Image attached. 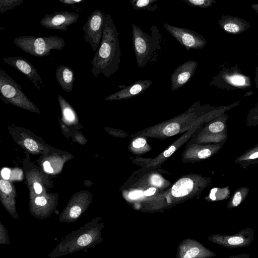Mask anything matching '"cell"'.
<instances>
[{"label": "cell", "instance_id": "6da1fadb", "mask_svg": "<svg viewBox=\"0 0 258 258\" xmlns=\"http://www.w3.org/2000/svg\"><path fill=\"white\" fill-rule=\"evenodd\" d=\"M105 24L99 47L91 61L94 77L103 74L109 78L119 69L120 48L118 33L109 13L105 15Z\"/></svg>", "mask_w": 258, "mask_h": 258}, {"label": "cell", "instance_id": "7a4b0ae2", "mask_svg": "<svg viewBox=\"0 0 258 258\" xmlns=\"http://www.w3.org/2000/svg\"><path fill=\"white\" fill-rule=\"evenodd\" d=\"M101 220V217L96 218L64 236L48 256L57 258L85 250L101 243L104 239L102 231L104 227Z\"/></svg>", "mask_w": 258, "mask_h": 258}, {"label": "cell", "instance_id": "3957f363", "mask_svg": "<svg viewBox=\"0 0 258 258\" xmlns=\"http://www.w3.org/2000/svg\"><path fill=\"white\" fill-rule=\"evenodd\" d=\"M133 44L138 67L143 68L155 60L161 48V35L156 26L152 25L149 34L132 24Z\"/></svg>", "mask_w": 258, "mask_h": 258}, {"label": "cell", "instance_id": "277c9868", "mask_svg": "<svg viewBox=\"0 0 258 258\" xmlns=\"http://www.w3.org/2000/svg\"><path fill=\"white\" fill-rule=\"evenodd\" d=\"M14 43L23 51L36 57L49 55L51 49L60 51L66 45L64 39L57 36H21L15 38Z\"/></svg>", "mask_w": 258, "mask_h": 258}, {"label": "cell", "instance_id": "5b68a950", "mask_svg": "<svg viewBox=\"0 0 258 258\" xmlns=\"http://www.w3.org/2000/svg\"><path fill=\"white\" fill-rule=\"evenodd\" d=\"M210 85L228 91L246 90L251 86L250 78L242 73L237 64L223 68L214 76Z\"/></svg>", "mask_w": 258, "mask_h": 258}, {"label": "cell", "instance_id": "8992f818", "mask_svg": "<svg viewBox=\"0 0 258 258\" xmlns=\"http://www.w3.org/2000/svg\"><path fill=\"white\" fill-rule=\"evenodd\" d=\"M211 182L209 178L201 176H185L178 179L170 189V203L191 198L201 191Z\"/></svg>", "mask_w": 258, "mask_h": 258}, {"label": "cell", "instance_id": "52a82bcc", "mask_svg": "<svg viewBox=\"0 0 258 258\" xmlns=\"http://www.w3.org/2000/svg\"><path fill=\"white\" fill-rule=\"evenodd\" d=\"M0 98L5 102L27 109L35 106L22 91L21 86L0 69Z\"/></svg>", "mask_w": 258, "mask_h": 258}, {"label": "cell", "instance_id": "ba28073f", "mask_svg": "<svg viewBox=\"0 0 258 258\" xmlns=\"http://www.w3.org/2000/svg\"><path fill=\"white\" fill-rule=\"evenodd\" d=\"M99 9H96L88 17L82 30L86 42L94 51H97L101 43L105 24V17Z\"/></svg>", "mask_w": 258, "mask_h": 258}, {"label": "cell", "instance_id": "9c48e42d", "mask_svg": "<svg viewBox=\"0 0 258 258\" xmlns=\"http://www.w3.org/2000/svg\"><path fill=\"white\" fill-rule=\"evenodd\" d=\"M164 27L188 51L191 49H202L207 44L204 36L195 31L166 23L164 24Z\"/></svg>", "mask_w": 258, "mask_h": 258}, {"label": "cell", "instance_id": "30bf717a", "mask_svg": "<svg viewBox=\"0 0 258 258\" xmlns=\"http://www.w3.org/2000/svg\"><path fill=\"white\" fill-rule=\"evenodd\" d=\"M254 235L253 230L247 228L233 235L212 234L208 239L226 248H235L248 246L253 241Z\"/></svg>", "mask_w": 258, "mask_h": 258}, {"label": "cell", "instance_id": "8fae6325", "mask_svg": "<svg viewBox=\"0 0 258 258\" xmlns=\"http://www.w3.org/2000/svg\"><path fill=\"white\" fill-rule=\"evenodd\" d=\"M80 15L75 12L55 11L49 15L45 14L40 23L45 28L67 32L69 27L76 23Z\"/></svg>", "mask_w": 258, "mask_h": 258}, {"label": "cell", "instance_id": "7c38bea8", "mask_svg": "<svg viewBox=\"0 0 258 258\" xmlns=\"http://www.w3.org/2000/svg\"><path fill=\"white\" fill-rule=\"evenodd\" d=\"M216 255L215 252L200 242L187 238L178 244L175 258H211Z\"/></svg>", "mask_w": 258, "mask_h": 258}, {"label": "cell", "instance_id": "4fadbf2b", "mask_svg": "<svg viewBox=\"0 0 258 258\" xmlns=\"http://www.w3.org/2000/svg\"><path fill=\"white\" fill-rule=\"evenodd\" d=\"M4 62L22 73L39 90L41 85L44 87L42 80L36 69L31 62L22 56H9L3 58Z\"/></svg>", "mask_w": 258, "mask_h": 258}, {"label": "cell", "instance_id": "5bb4252c", "mask_svg": "<svg viewBox=\"0 0 258 258\" xmlns=\"http://www.w3.org/2000/svg\"><path fill=\"white\" fill-rule=\"evenodd\" d=\"M198 64L196 60H189L177 67L171 76V91H176L187 83L195 74Z\"/></svg>", "mask_w": 258, "mask_h": 258}, {"label": "cell", "instance_id": "9a60e30c", "mask_svg": "<svg viewBox=\"0 0 258 258\" xmlns=\"http://www.w3.org/2000/svg\"><path fill=\"white\" fill-rule=\"evenodd\" d=\"M152 84L149 80H140L127 86H122L121 89L112 93L105 98L107 101H115L127 99L143 93Z\"/></svg>", "mask_w": 258, "mask_h": 258}, {"label": "cell", "instance_id": "2e32d148", "mask_svg": "<svg viewBox=\"0 0 258 258\" xmlns=\"http://www.w3.org/2000/svg\"><path fill=\"white\" fill-rule=\"evenodd\" d=\"M224 142L207 145H192L185 151L182 155L184 159L186 160L205 159L218 152Z\"/></svg>", "mask_w": 258, "mask_h": 258}, {"label": "cell", "instance_id": "e0dca14e", "mask_svg": "<svg viewBox=\"0 0 258 258\" xmlns=\"http://www.w3.org/2000/svg\"><path fill=\"white\" fill-rule=\"evenodd\" d=\"M218 24L224 32L233 35L242 33L250 27V24L244 19L229 15H222Z\"/></svg>", "mask_w": 258, "mask_h": 258}, {"label": "cell", "instance_id": "ac0fdd59", "mask_svg": "<svg viewBox=\"0 0 258 258\" xmlns=\"http://www.w3.org/2000/svg\"><path fill=\"white\" fill-rule=\"evenodd\" d=\"M228 118L227 114H223L214 119V120L209 123L207 126V130L212 134L209 136L206 137L205 140L206 142L221 143V141L216 137V135L219 136L225 140L227 137V132L226 127V121Z\"/></svg>", "mask_w": 258, "mask_h": 258}, {"label": "cell", "instance_id": "d6986e66", "mask_svg": "<svg viewBox=\"0 0 258 258\" xmlns=\"http://www.w3.org/2000/svg\"><path fill=\"white\" fill-rule=\"evenodd\" d=\"M55 77L59 85L63 90L68 93L73 91L75 76L71 68L65 65L59 66L56 70Z\"/></svg>", "mask_w": 258, "mask_h": 258}, {"label": "cell", "instance_id": "ffe728a7", "mask_svg": "<svg viewBox=\"0 0 258 258\" xmlns=\"http://www.w3.org/2000/svg\"><path fill=\"white\" fill-rule=\"evenodd\" d=\"M196 128H194L184 136L178 139L175 142L173 143L167 149L165 150L162 153L159 155L156 158L150 163V165L155 166L163 162L164 160L170 156L184 142H185L190 136Z\"/></svg>", "mask_w": 258, "mask_h": 258}, {"label": "cell", "instance_id": "44dd1931", "mask_svg": "<svg viewBox=\"0 0 258 258\" xmlns=\"http://www.w3.org/2000/svg\"><path fill=\"white\" fill-rule=\"evenodd\" d=\"M234 163L240 167L246 168L250 165L258 163V144L246 150L242 154L237 157Z\"/></svg>", "mask_w": 258, "mask_h": 258}, {"label": "cell", "instance_id": "7402d4cb", "mask_svg": "<svg viewBox=\"0 0 258 258\" xmlns=\"http://www.w3.org/2000/svg\"><path fill=\"white\" fill-rule=\"evenodd\" d=\"M249 190L247 187H240L237 189L229 201L227 208L232 209L238 206L246 198Z\"/></svg>", "mask_w": 258, "mask_h": 258}, {"label": "cell", "instance_id": "603a6c76", "mask_svg": "<svg viewBox=\"0 0 258 258\" xmlns=\"http://www.w3.org/2000/svg\"><path fill=\"white\" fill-rule=\"evenodd\" d=\"M158 0H131V4L136 10H147L154 12L158 8L155 3Z\"/></svg>", "mask_w": 258, "mask_h": 258}, {"label": "cell", "instance_id": "cb8c5ba5", "mask_svg": "<svg viewBox=\"0 0 258 258\" xmlns=\"http://www.w3.org/2000/svg\"><path fill=\"white\" fill-rule=\"evenodd\" d=\"M245 123L247 126L258 125V102L249 111L246 118Z\"/></svg>", "mask_w": 258, "mask_h": 258}, {"label": "cell", "instance_id": "d4e9b609", "mask_svg": "<svg viewBox=\"0 0 258 258\" xmlns=\"http://www.w3.org/2000/svg\"><path fill=\"white\" fill-rule=\"evenodd\" d=\"M24 0H1L0 13L13 10L16 6H20Z\"/></svg>", "mask_w": 258, "mask_h": 258}, {"label": "cell", "instance_id": "484cf974", "mask_svg": "<svg viewBox=\"0 0 258 258\" xmlns=\"http://www.w3.org/2000/svg\"><path fill=\"white\" fill-rule=\"evenodd\" d=\"M187 5L200 8H208L216 4L215 0H183Z\"/></svg>", "mask_w": 258, "mask_h": 258}, {"label": "cell", "instance_id": "4316f807", "mask_svg": "<svg viewBox=\"0 0 258 258\" xmlns=\"http://www.w3.org/2000/svg\"><path fill=\"white\" fill-rule=\"evenodd\" d=\"M10 240L8 232L5 226L0 222V244L10 245Z\"/></svg>", "mask_w": 258, "mask_h": 258}, {"label": "cell", "instance_id": "83f0119b", "mask_svg": "<svg viewBox=\"0 0 258 258\" xmlns=\"http://www.w3.org/2000/svg\"><path fill=\"white\" fill-rule=\"evenodd\" d=\"M164 181L163 177L157 174L152 175L150 179V183L157 187H163L164 183Z\"/></svg>", "mask_w": 258, "mask_h": 258}, {"label": "cell", "instance_id": "f1b7e54d", "mask_svg": "<svg viewBox=\"0 0 258 258\" xmlns=\"http://www.w3.org/2000/svg\"><path fill=\"white\" fill-rule=\"evenodd\" d=\"M146 145V140L144 138H138L132 142V147L138 150L143 148Z\"/></svg>", "mask_w": 258, "mask_h": 258}, {"label": "cell", "instance_id": "f546056e", "mask_svg": "<svg viewBox=\"0 0 258 258\" xmlns=\"http://www.w3.org/2000/svg\"><path fill=\"white\" fill-rule=\"evenodd\" d=\"M25 146L31 151H35L38 149L37 144L31 139H26L24 140Z\"/></svg>", "mask_w": 258, "mask_h": 258}, {"label": "cell", "instance_id": "4dcf8cb0", "mask_svg": "<svg viewBox=\"0 0 258 258\" xmlns=\"http://www.w3.org/2000/svg\"><path fill=\"white\" fill-rule=\"evenodd\" d=\"M1 190L5 194H9L12 191V187L9 182L4 180H0Z\"/></svg>", "mask_w": 258, "mask_h": 258}, {"label": "cell", "instance_id": "1f68e13d", "mask_svg": "<svg viewBox=\"0 0 258 258\" xmlns=\"http://www.w3.org/2000/svg\"><path fill=\"white\" fill-rule=\"evenodd\" d=\"M128 196L132 200L138 199L144 196V192L140 190H136L130 192Z\"/></svg>", "mask_w": 258, "mask_h": 258}, {"label": "cell", "instance_id": "d6a6232c", "mask_svg": "<svg viewBox=\"0 0 258 258\" xmlns=\"http://www.w3.org/2000/svg\"><path fill=\"white\" fill-rule=\"evenodd\" d=\"M36 205L41 207H44L47 203L46 199L44 197H38L34 200Z\"/></svg>", "mask_w": 258, "mask_h": 258}, {"label": "cell", "instance_id": "836d02e7", "mask_svg": "<svg viewBox=\"0 0 258 258\" xmlns=\"http://www.w3.org/2000/svg\"><path fill=\"white\" fill-rule=\"evenodd\" d=\"M58 1L65 5H74L83 3L84 0H58Z\"/></svg>", "mask_w": 258, "mask_h": 258}, {"label": "cell", "instance_id": "e575fe53", "mask_svg": "<svg viewBox=\"0 0 258 258\" xmlns=\"http://www.w3.org/2000/svg\"><path fill=\"white\" fill-rule=\"evenodd\" d=\"M157 191V189L155 187H151L144 191V196L149 197L154 195Z\"/></svg>", "mask_w": 258, "mask_h": 258}, {"label": "cell", "instance_id": "d590c367", "mask_svg": "<svg viewBox=\"0 0 258 258\" xmlns=\"http://www.w3.org/2000/svg\"><path fill=\"white\" fill-rule=\"evenodd\" d=\"M1 174L5 179H8L10 177V170L8 168H4L2 170Z\"/></svg>", "mask_w": 258, "mask_h": 258}, {"label": "cell", "instance_id": "8d00e7d4", "mask_svg": "<svg viewBox=\"0 0 258 258\" xmlns=\"http://www.w3.org/2000/svg\"><path fill=\"white\" fill-rule=\"evenodd\" d=\"M44 168L45 171L49 173H52L53 172V169L51 168L50 163L48 161H45L44 163Z\"/></svg>", "mask_w": 258, "mask_h": 258}, {"label": "cell", "instance_id": "74e56055", "mask_svg": "<svg viewBox=\"0 0 258 258\" xmlns=\"http://www.w3.org/2000/svg\"><path fill=\"white\" fill-rule=\"evenodd\" d=\"M250 254L248 253H241L237 255L230 256L226 258H249Z\"/></svg>", "mask_w": 258, "mask_h": 258}, {"label": "cell", "instance_id": "f35d334b", "mask_svg": "<svg viewBox=\"0 0 258 258\" xmlns=\"http://www.w3.org/2000/svg\"><path fill=\"white\" fill-rule=\"evenodd\" d=\"M34 190L36 192V194H40L42 190V186L41 185L37 183V182H35L34 183Z\"/></svg>", "mask_w": 258, "mask_h": 258}, {"label": "cell", "instance_id": "ab89813d", "mask_svg": "<svg viewBox=\"0 0 258 258\" xmlns=\"http://www.w3.org/2000/svg\"><path fill=\"white\" fill-rule=\"evenodd\" d=\"M254 81L255 87L258 89V66L255 67Z\"/></svg>", "mask_w": 258, "mask_h": 258}, {"label": "cell", "instance_id": "60d3db41", "mask_svg": "<svg viewBox=\"0 0 258 258\" xmlns=\"http://www.w3.org/2000/svg\"><path fill=\"white\" fill-rule=\"evenodd\" d=\"M252 9L258 14V4H253L251 5Z\"/></svg>", "mask_w": 258, "mask_h": 258}]
</instances>
